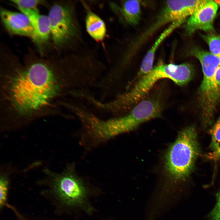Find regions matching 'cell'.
<instances>
[{
	"label": "cell",
	"instance_id": "8fae6325",
	"mask_svg": "<svg viewBox=\"0 0 220 220\" xmlns=\"http://www.w3.org/2000/svg\"><path fill=\"white\" fill-rule=\"evenodd\" d=\"M220 105V67L211 82L206 99L200 107L202 123L205 127L211 125L218 107Z\"/></svg>",
	"mask_w": 220,
	"mask_h": 220
},
{
	"label": "cell",
	"instance_id": "9a60e30c",
	"mask_svg": "<svg viewBox=\"0 0 220 220\" xmlns=\"http://www.w3.org/2000/svg\"><path fill=\"white\" fill-rule=\"evenodd\" d=\"M30 20L41 43L47 42L51 34L50 23L48 16L39 14Z\"/></svg>",
	"mask_w": 220,
	"mask_h": 220
},
{
	"label": "cell",
	"instance_id": "8992f818",
	"mask_svg": "<svg viewBox=\"0 0 220 220\" xmlns=\"http://www.w3.org/2000/svg\"><path fill=\"white\" fill-rule=\"evenodd\" d=\"M48 16L50 23L51 35L56 46L63 45L73 37L75 28L69 7L55 4L50 8Z\"/></svg>",
	"mask_w": 220,
	"mask_h": 220
},
{
	"label": "cell",
	"instance_id": "4fadbf2b",
	"mask_svg": "<svg viewBox=\"0 0 220 220\" xmlns=\"http://www.w3.org/2000/svg\"><path fill=\"white\" fill-rule=\"evenodd\" d=\"M86 28L89 34L94 39L100 41L106 33V27L103 21L92 12L88 13L86 20Z\"/></svg>",
	"mask_w": 220,
	"mask_h": 220
},
{
	"label": "cell",
	"instance_id": "2e32d148",
	"mask_svg": "<svg viewBox=\"0 0 220 220\" xmlns=\"http://www.w3.org/2000/svg\"><path fill=\"white\" fill-rule=\"evenodd\" d=\"M202 36L208 45L210 53L220 57V35L210 34Z\"/></svg>",
	"mask_w": 220,
	"mask_h": 220
},
{
	"label": "cell",
	"instance_id": "6da1fadb",
	"mask_svg": "<svg viewBox=\"0 0 220 220\" xmlns=\"http://www.w3.org/2000/svg\"><path fill=\"white\" fill-rule=\"evenodd\" d=\"M56 68L37 61L2 70L1 115L7 124L19 128L56 111L67 82Z\"/></svg>",
	"mask_w": 220,
	"mask_h": 220
},
{
	"label": "cell",
	"instance_id": "30bf717a",
	"mask_svg": "<svg viewBox=\"0 0 220 220\" xmlns=\"http://www.w3.org/2000/svg\"><path fill=\"white\" fill-rule=\"evenodd\" d=\"M218 9V5L214 1L208 0L189 18L184 27L186 32L191 34L198 30L213 31V22Z\"/></svg>",
	"mask_w": 220,
	"mask_h": 220
},
{
	"label": "cell",
	"instance_id": "ba28073f",
	"mask_svg": "<svg viewBox=\"0 0 220 220\" xmlns=\"http://www.w3.org/2000/svg\"><path fill=\"white\" fill-rule=\"evenodd\" d=\"M192 54L200 61L203 74V80L198 93V101L200 107L206 99L212 78L217 69L220 67V57L197 48L192 50Z\"/></svg>",
	"mask_w": 220,
	"mask_h": 220
},
{
	"label": "cell",
	"instance_id": "e0dca14e",
	"mask_svg": "<svg viewBox=\"0 0 220 220\" xmlns=\"http://www.w3.org/2000/svg\"><path fill=\"white\" fill-rule=\"evenodd\" d=\"M211 140L210 144L211 153L215 152L218 149L220 144V116L210 131Z\"/></svg>",
	"mask_w": 220,
	"mask_h": 220
},
{
	"label": "cell",
	"instance_id": "ac0fdd59",
	"mask_svg": "<svg viewBox=\"0 0 220 220\" xmlns=\"http://www.w3.org/2000/svg\"><path fill=\"white\" fill-rule=\"evenodd\" d=\"M11 1L16 5L20 10L37 9V6L42 1L38 0H12Z\"/></svg>",
	"mask_w": 220,
	"mask_h": 220
},
{
	"label": "cell",
	"instance_id": "5b68a950",
	"mask_svg": "<svg viewBox=\"0 0 220 220\" xmlns=\"http://www.w3.org/2000/svg\"><path fill=\"white\" fill-rule=\"evenodd\" d=\"M43 171L50 179L56 193L64 202L69 204L77 205L84 201L86 194V189L76 174L73 164L69 165L60 173L52 171L47 168Z\"/></svg>",
	"mask_w": 220,
	"mask_h": 220
},
{
	"label": "cell",
	"instance_id": "277c9868",
	"mask_svg": "<svg viewBox=\"0 0 220 220\" xmlns=\"http://www.w3.org/2000/svg\"><path fill=\"white\" fill-rule=\"evenodd\" d=\"M194 75L193 67L189 63H161L141 77L130 90L118 96V103L123 110L130 109L142 100L158 80L168 79L179 86H183L192 79Z\"/></svg>",
	"mask_w": 220,
	"mask_h": 220
},
{
	"label": "cell",
	"instance_id": "52a82bcc",
	"mask_svg": "<svg viewBox=\"0 0 220 220\" xmlns=\"http://www.w3.org/2000/svg\"><path fill=\"white\" fill-rule=\"evenodd\" d=\"M207 0H169L165 3L156 21L150 29L151 33L162 25L171 22L185 21L206 3Z\"/></svg>",
	"mask_w": 220,
	"mask_h": 220
},
{
	"label": "cell",
	"instance_id": "d6986e66",
	"mask_svg": "<svg viewBox=\"0 0 220 220\" xmlns=\"http://www.w3.org/2000/svg\"><path fill=\"white\" fill-rule=\"evenodd\" d=\"M0 181V206L4 205L6 202L8 190L9 182L6 172L2 171Z\"/></svg>",
	"mask_w": 220,
	"mask_h": 220
},
{
	"label": "cell",
	"instance_id": "3957f363",
	"mask_svg": "<svg viewBox=\"0 0 220 220\" xmlns=\"http://www.w3.org/2000/svg\"><path fill=\"white\" fill-rule=\"evenodd\" d=\"M163 109L161 103L156 99L142 100L124 115L105 120L95 118L91 126L92 134L98 142L107 140L134 130L145 122L161 117Z\"/></svg>",
	"mask_w": 220,
	"mask_h": 220
},
{
	"label": "cell",
	"instance_id": "7a4b0ae2",
	"mask_svg": "<svg viewBox=\"0 0 220 220\" xmlns=\"http://www.w3.org/2000/svg\"><path fill=\"white\" fill-rule=\"evenodd\" d=\"M201 153L197 133L194 126L186 127L179 132L165 156V167L168 181L160 188L163 195L173 199L177 197L175 185L190 176Z\"/></svg>",
	"mask_w": 220,
	"mask_h": 220
},
{
	"label": "cell",
	"instance_id": "7402d4cb",
	"mask_svg": "<svg viewBox=\"0 0 220 220\" xmlns=\"http://www.w3.org/2000/svg\"><path fill=\"white\" fill-rule=\"evenodd\" d=\"M214 1L218 5H220V0H215Z\"/></svg>",
	"mask_w": 220,
	"mask_h": 220
},
{
	"label": "cell",
	"instance_id": "5bb4252c",
	"mask_svg": "<svg viewBox=\"0 0 220 220\" xmlns=\"http://www.w3.org/2000/svg\"><path fill=\"white\" fill-rule=\"evenodd\" d=\"M121 11L125 21L133 25H137L141 18V2L139 0H131L125 1L122 6Z\"/></svg>",
	"mask_w": 220,
	"mask_h": 220
},
{
	"label": "cell",
	"instance_id": "ffe728a7",
	"mask_svg": "<svg viewBox=\"0 0 220 220\" xmlns=\"http://www.w3.org/2000/svg\"><path fill=\"white\" fill-rule=\"evenodd\" d=\"M216 196L217 202L216 205L209 215L210 220H220V191Z\"/></svg>",
	"mask_w": 220,
	"mask_h": 220
},
{
	"label": "cell",
	"instance_id": "44dd1931",
	"mask_svg": "<svg viewBox=\"0 0 220 220\" xmlns=\"http://www.w3.org/2000/svg\"><path fill=\"white\" fill-rule=\"evenodd\" d=\"M208 157L211 159H220V144L218 150L215 152H211L209 154Z\"/></svg>",
	"mask_w": 220,
	"mask_h": 220
},
{
	"label": "cell",
	"instance_id": "7c38bea8",
	"mask_svg": "<svg viewBox=\"0 0 220 220\" xmlns=\"http://www.w3.org/2000/svg\"><path fill=\"white\" fill-rule=\"evenodd\" d=\"M184 22L177 21L172 22L160 35L151 47L147 52L142 62L138 73L141 77L148 73L153 68L156 52L161 42L176 28Z\"/></svg>",
	"mask_w": 220,
	"mask_h": 220
},
{
	"label": "cell",
	"instance_id": "9c48e42d",
	"mask_svg": "<svg viewBox=\"0 0 220 220\" xmlns=\"http://www.w3.org/2000/svg\"><path fill=\"white\" fill-rule=\"evenodd\" d=\"M0 13L3 24L10 33L28 37L38 44L42 43L31 22L24 14L3 8Z\"/></svg>",
	"mask_w": 220,
	"mask_h": 220
}]
</instances>
